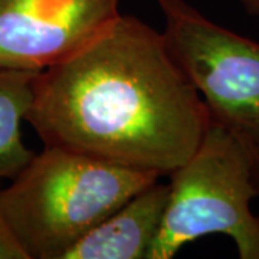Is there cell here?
<instances>
[{"label":"cell","instance_id":"cell-1","mask_svg":"<svg viewBox=\"0 0 259 259\" xmlns=\"http://www.w3.org/2000/svg\"><path fill=\"white\" fill-rule=\"evenodd\" d=\"M26 121L49 147L171 175L210 125L163 33L122 16L82 51L39 72Z\"/></svg>","mask_w":259,"mask_h":259},{"label":"cell","instance_id":"cell-2","mask_svg":"<svg viewBox=\"0 0 259 259\" xmlns=\"http://www.w3.org/2000/svg\"><path fill=\"white\" fill-rule=\"evenodd\" d=\"M158 175L45 146L8 187L0 213L28 259H65L94 228Z\"/></svg>","mask_w":259,"mask_h":259},{"label":"cell","instance_id":"cell-3","mask_svg":"<svg viewBox=\"0 0 259 259\" xmlns=\"http://www.w3.org/2000/svg\"><path fill=\"white\" fill-rule=\"evenodd\" d=\"M164 218L147 259H171L186 243L223 233L242 259H259V218L248 144L221 122L210 125L190 158L171 175Z\"/></svg>","mask_w":259,"mask_h":259},{"label":"cell","instance_id":"cell-4","mask_svg":"<svg viewBox=\"0 0 259 259\" xmlns=\"http://www.w3.org/2000/svg\"><path fill=\"white\" fill-rule=\"evenodd\" d=\"M164 39L212 120L259 144V44L214 23L186 0H156Z\"/></svg>","mask_w":259,"mask_h":259},{"label":"cell","instance_id":"cell-5","mask_svg":"<svg viewBox=\"0 0 259 259\" xmlns=\"http://www.w3.org/2000/svg\"><path fill=\"white\" fill-rule=\"evenodd\" d=\"M118 0H0V68L42 72L88 47Z\"/></svg>","mask_w":259,"mask_h":259},{"label":"cell","instance_id":"cell-6","mask_svg":"<svg viewBox=\"0 0 259 259\" xmlns=\"http://www.w3.org/2000/svg\"><path fill=\"white\" fill-rule=\"evenodd\" d=\"M170 185L156 182L90 231L65 259H147L164 218Z\"/></svg>","mask_w":259,"mask_h":259},{"label":"cell","instance_id":"cell-7","mask_svg":"<svg viewBox=\"0 0 259 259\" xmlns=\"http://www.w3.org/2000/svg\"><path fill=\"white\" fill-rule=\"evenodd\" d=\"M39 72L0 68V183L19 175L33 158L22 137Z\"/></svg>","mask_w":259,"mask_h":259},{"label":"cell","instance_id":"cell-8","mask_svg":"<svg viewBox=\"0 0 259 259\" xmlns=\"http://www.w3.org/2000/svg\"><path fill=\"white\" fill-rule=\"evenodd\" d=\"M0 259H28L0 213Z\"/></svg>","mask_w":259,"mask_h":259},{"label":"cell","instance_id":"cell-9","mask_svg":"<svg viewBox=\"0 0 259 259\" xmlns=\"http://www.w3.org/2000/svg\"><path fill=\"white\" fill-rule=\"evenodd\" d=\"M252 154V180L256 190V197H259V144L249 147Z\"/></svg>","mask_w":259,"mask_h":259},{"label":"cell","instance_id":"cell-10","mask_svg":"<svg viewBox=\"0 0 259 259\" xmlns=\"http://www.w3.org/2000/svg\"><path fill=\"white\" fill-rule=\"evenodd\" d=\"M239 3L246 13L253 15V16L259 15V0H239Z\"/></svg>","mask_w":259,"mask_h":259}]
</instances>
